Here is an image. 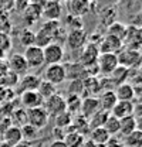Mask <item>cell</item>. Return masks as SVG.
Masks as SVG:
<instances>
[{
    "label": "cell",
    "instance_id": "6da1fadb",
    "mask_svg": "<svg viewBox=\"0 0 142 147\" xmlns=\"http://www.w3.org/2000/svg\"><path fill=\"white\" fill-rule=\"evenodd\" d=\"M27 115V125H30L31 127H34L36 130H41L47 126L48 123V113L46 112V109L41 108H36V109H29L26 110Z\"/></svg>",
    "mask_w": 142,
    "mask_h": 147
},
{
    "label": "cell",
    "instance_id": "7a4b0ae2",
    "mask_svg": "<svg viewBox=\"0 0 142 147\" xmlns=\"http://www.w3.org/2000/svg\"><path fill=\"white\" fill-rule=\"evenodd\" d=\"M43 55L46 65L61 64V61L64 59V48L60 42H51L43 48Z\"/></svg>",
    "mask_w": 142,
    "mask_h": 147
},
{
    "label": "cell",
    "instance_id": "3957f363",
    "mask_svg": "<svg viewBox=\"0 0 142 147\" xmlns=\"http://www.w3.org/2000/svg\"><path fill=\"white\" fill-rule=\"evenodd\" d=\"M100 57V47L95 42H87L85 47L81 50L80 57V65L83 68H89L97 65V59Z\"/></svg>",
    "mask_w": 142,
    "mask_h": 147
},
{
    "label": "cell",
    "instance_id": "277c9868",
    "mask_svg": "<svg viewBox=\"0 0 142 147\" xmlns=\"http://www.w3.org/2000/svg\"><path fill=\"white\" fill-rule=\"evenodd\" d=\"M43 108L46 109V112L48 113V116H53V117H57L60 116L61 113L67 112V105H66V98L55 93L51 98L46 99L44 100V105Z\"/></svg>",
    "mask_w": 142,
    "mask_h": 147
},
{
    "label": "cell",
    "instance_id": "5b68a950",
    "mask_svg": "<svg viewBox=\"0 0 142 147\" xmlns=\"http://www.w3.org/2000/svg\"><path fill=\"white\" fill-rule=\"evenodd\" d=\"M67 79V68L63 64H55V65H47L44 69V81L53 84V85H60Z\"/></svg>",
    "mask_w": 142,
    "mask_h": 147
},
{
    "label": "cell",
    "instance_id": "8992f818",
    "mask_svg": "<svg viewBox=\"0 0 142 147\" xmlns=\"http://www.w3.org/2000/svg\"><path fill=\"white\" fill-rule=\"evenodd\" d=\"M23 57H24V59L27 62L29 69H37V68H41L44 65L43 48H40L37 45H31V47L26 48Z\"/></svg>",
    "mask_w": 142,
    "mask_h": 147
},
{
    "label": "cell",
    "instance_id": "52a82bcc",
    "mask_svg": "<svg viewBox=\"0 0 142 147\" xmlns=\"http://www.w3.org/2000/svg\"><path fill=\"white\" fill-rule=\"evenodd\" d=\"M87 42H88V36L84 30H75V31L67 33L66 44L71 51H81Z\"/></svg>",
    "mask_w": 142,
    "mask_h": 147
},
{
    "label": "cell",
    "instance_id": "ba28073f",
    "mask_svg": "<svg viewBox=\"0 0 142 147\" xmlns=\"http://www.w3.org/2000/svg\"><path fill=\"white\" fill-rule=\"evenodd\" d=\"M118 55L115 54H100L97 59V68L98 72L109 76L111 74L115 71V68L118 67Z\"/></svg>",
    "mask_w": 142,
    "mask_h": 147
},
{
    "label": "cell",
    "instance_id": "9c48e42d",
    "mask_svg": "<svg viewBox=\"0 0 142 147\" xmlns=\"http://www.w3.org/2000/svg\"><path fill=\"white\" fill-rule=\"evenodd\" d=\"M7 68H9V71L13 74H16L17 76H23V75H26L27 71H29V67H27V62H26V59H24V57L23 54H12L9 55V58H7Z\"/></svg>",
    "mask_w": 142,
    "mask_h": 147
},
{
    "label": "cell",
    "instance_id": "30bf717a",
    "mask_svg": "<svg viewBox=\"0 0 142 147\" xmlns=\"http://www.w3.org/2000/svg\"><path fill=\"white\" fill-rule=\"evenodd\" d=\"M20 103H21V108L26 110L36 109V108H41L44 105V99L40 96V93L37 91L21 92V95H20Z\"/></svg>",
    "mask_w": 142,
    "mask_h": 147
},
{
    "label": "cell",
    "instance_id": "8fae6325",
    "mask_svg": "<svg viewBox=\"0 0 142 147\" xmlns=\"http://www.w3.org/2000/svg\"><path fill=\"white\" fill-rule=\"evenodd\" d=\"M124 48V42L118 38L112 36H108L106 34L105 37H102L101 40V48H100V54H115L118 55L119 51H122Z\"/></svg>",
    "mask_w": 142,
    "mask_h": 147
},
{
    "label": "cell",
    "instance_id": "7c38bea8",
    "mask_svg": "<svg viewBox=\"0 0 142 147\" xmlns=\"http://www.w3.org/2000/svg\"><path fill=\"white\" fill-rule=\"evenodd\" d=\"M43 6L44 3H29L27 9L23 11V18L29 26L36 24L43 16Z\"/></svg>",
    "mask_w": 142,
    "mask_h": 147
},
{
    "label": "cell",
    "instance_id": "4fadbf2b",
    "mask_svg": "<svg viewBox=\"0 0 142 147\" xmlns=\"http://www.w3.org/2000/svg\"><path fill=\"white\" fill-rule=\"evenodd\" d=\"M139 61H141V55L137 50L128 48V50L122 51L121 54H118V64L121 67H125L126 69H131L132 67L138 65Z\"/></svg>",
    "mask_w": 142,
    "mask_h": 147
},
{
    "label": "cell",
    "instance_id": "5bb4252c",
    "mask_svg": "<svg viewBox=\"0 0 142 147\" xmlns=\"http://www.w3.org/2000/svg\"><path fill=\"white\" fill-rule=\"evenodd\" d=\"M41 78L36 74H26L20 78L18 81V88L21 92H29V91H37L40 84H41Z\"/></svg>",
    "mask_w": 142,
    "mask_h": 147
},
{
    "label": "cell",
    "instance_id": "9a60e30c",
    "mask_svg": "<svg viewBox=\"0 0 142 147\" xmlns=\"http://www.w3.org/2000/svg\"><path fill=\"white\" fill-rule=\"evenodd\" d=\"M63 14V4L58 1H47L43 6V16L48 21H58Z\"/></svg>",
    "mask_w": 142,
    "mask_h": 147
},
{
    "label": "cell",
    "instance_id": "2e32d148",
    "mask_svg": "<svg viewBox=\"0 0 142 147\" xmlns=\"http://www.w3.org/2000/svg\"><path fill=\"white\" fill-rule=\"evenodd\" d=\"M66 6H67V10H68V14H70V16L83 17L85 13L89 11L91 3H89V1H85V0H71Z\"/></svg>",
    "mask_w": 142,
    "mask_h": 147
},
{
    "label": "cell",
    "instance_id": "e0dca14e",
    "mask_svg": "<svg viewBox=\"0 0 142 147\" xmlns=\"http://www.w3.org/2000/svg\"><path fill=\"white\" fill-rule=\"evenodd\" d=\"M100 110V103H98V98L94 96H87L84 99H81V109H80V115L84 116L87 120L89 117Z\"/></svg>",
    "mask_w": 142,
    "mask_h": 147
},
{
    "label": "cell",
    "instance_id": "ac0fdd59",
    "mask_svg": "<svg viewBox=\"0 0 142 147\" xmlns=\"http://www.w3.org/2000/svg\"><path fill=\"white\" fill-rule=\"evenodd\" d=\"M109 113L114 117H117V119H124L126 116H132V113H134V102L118 100Z\"/></svg>",
    "mask_w": 142,
    "mask_h": 147
},
{
    "label": "cell",
    "instance_id": "d6986e66",
    "mask_svg": "<svg viewBox=\"0 0 142 147\" xmlns=\"http://www.w3.org/2000/svg\"><path fill=\"white\" fill-rule=\"evenodd\" d=\"M3 143H6L7 146L14 147L18 143L23 142V134H21V129L17 126H10L3 134Z\"/></svg>",
    "mask_w": 142,
    "mask_h": 147
},
{
    "label": "cell",
    "instance_id": "ffe728a7",
    "mask_svg": "<svg viewBox=\"0 0 142 147\" xmlns=\"http://www.w3.org/2000/svg\"><path fill=\"white\" fill-rule=\"evenodd\" d=\"M117 102H118V100H117V96H115V93H114V89L102 91L101 95H100V98H98L100 109L105 110V112H111Z\"/></svg>",
    "mask_w": 142,
    "mask_h": 147
},
{
    "label": "cell",
    "instance_id": "44dd1931",
    "mask_svg": "<svg viewBox=\"0 0 142 147\" xmlns=\"http://www.w3.org/2000/svg\"><path fill=\"white\" fill-rule=\"evenodd\" d=\"M114 93H115V96H117V100L132 102V100H134V98H135L134 88H132V85H131V84H128V82L118 85V86L114 89Z\"/></svg>",
    "mask_w": 142,
    "mask_h": 147
},
{
    "label": "cell",
    "instance_id": "7402d4cb",
    "mask_svg": "<svg viewBox=\"0 0 142 147\" xmlns=\"http://www.w3.org/2000/svg\"><path fill=\"white\" fill-rule=\"evenodd\" d=\"M88 134H89V142H92L95 146H105L108 143V140L111 139V136L104 130V127L92 129V130H89Z\"/></svg>",
    "mask_w": 142,
    "mask_h": 147
},
{
    "label": "cell",
    "instance_id": "603a6c76",
    "mask_svg": "<svg viewBox=\"0 0 142 147\" xmlns=\"http://www.w3.org/2000/svg\"><path fill=\"white\" fill-rule=\"evenodd\" d=\"M108 117H109V112H105V110L100 109L88 119V129L92 130V129L104 127V125H105Z\"/></svg>",
    "mask_w": 142,
    "mask_h": 147
},
{
    "label": "cell",
    "instance_id": "cb8c5ba5",
    "mask_svg": "<svg viewBox=\"0 0 142 147\" xmlns=\"http://www.w3.org/2000/svg\"><path fill=\"white\" fill-rule=\"evenodd\" d=\"M137 130V122L134 116H126L124 119H119V136L124 139L128 134H131L132 131Z\"/></svg>",
    "mask_w": 142,
    "mask_h": 147
},
{
    "label": "cell",
    "instance_id": "d4e9b609",
    "mask_svg": "<svg viewBox=\"0 0 142 147\" xmlns=\"http://www.w3.org/2000/svg\"><path fill=\"white\" fill-rule=\"evenodd\" d=\"M126 31H128V26H125L124 23H119V21H115V23H112L109 27H106L108 36L115 37V38L121 40L122 42H124V40H125Z\"/></svg>",
    "mask_w": 142,
    "mask_h": 147
},
{
    "label": "cell",
    "instance_id": "484cf974",
    "mask_svg": "<svg viewBox=\"0 0 142 147\" xmlns=\"http://www.w3.org/2000/svg\"><path fill=\"white\" fill-rule=\"evenodd\" d=\"M64 143L67 147H83L84 143V136L75 130H71L68 133H66L64 136Z\"/></svg>",
    "mask_w": 142,
    "mask_h": 147
},
{
    "label": "cell",
    "instance_id": "4316f807",
    "mask_svg": "<svg viewBox=\"0 0 142 147\" xmlns=\"http://www.w3.org/2000/svg\"><path fill=\"white\" fill-rule=\"evenodd\" d=\"M18 41H20L21 47L29 48V47H31V45L36 44V33L33 30H30V28H24L18 34Z\"/></svg>",
    "mask_w": 142,
    "mask_h": 147
},
{
    "label": "cell",
    "instance_id": "83f0119b",
    "mask_svg": "<svg viewBox=\"0 0 142 147\" xmlns=\"http://www.w3.org/2000/svg\"><path fill=\"white\" fill-rule=\"evenodd\" d=\"M10 122L13 126L17 127H23L24 125H27V115H26V109L23 108H17L13 110V113L10 115Z\"/></svg>",
    "mask_w": 142,
    "mask_h": 147
},
{
    "label": "cell",
    "instance_id": "f1b7e54d",
    "mask_svg": "<svg viewBox=\"0 0 142 147\" xmlns=\"http://www.w3.org/2000/svg\"><path fill=\"white\" fill-rule=\"evenodd\" d=\"M66 105H67V112H68L70 115L80 113V109H81V96L70 93V95L66 98Z\"/></svg>",
    "mask_w": 142,
    "mask_h": 147
},
{
    "label": "cell",
    "instance_id": "f546056e",
    "mask_svg": "<svg viewBox=\"0 0 142 147\" xmlns=\"http://www.w3.org/2000/svg\"><path fill=\"white\" fill-rule=\"evenodd\" d=\"M37 92H38V93H40V96L46 100V99L51 98L53 95L57 93V86L43 79V81H41V84H40V86H38V89H37Z\"/></svg>",
    "mask_w": 142,
    "mask_h": 147
},
{
    "label": "cell",
    "instance_id": "4dcf8cb0",
    "mask_svg": "<svg viewBox=\"0 0 142 147\" xmlns=\"http://www.w3.org/2000/svg\"><path fill=\"white\" fill-rule=\"evenodd\" d=\"M128 72H129V69H126L125 67L118 65V67L115 68V71L109 75V76L112 78L111 82H112L114 85H117V86L121 85V84H125V79L128 78Z\"/></svg>",
    "mask_w": 142,
    "mask_h": 147
},
{
    "label": "cell",
    "instance_id": "1f68e13d",
    "mask_svg": "<svg viewBox=\"0 0 142 147\" xmlns=\"http://www.w3.org/2000/svg\"><path fill=\"white\" fill-rule=\"evenodd\" d=\"M124 146L125 147H142V131L135 130L131 134L124 137Z\"/></svg>",
    "mask_w": 142,
    "mask_h": 147
},
{
    "label": "cell",
    "instance_id": "d6a6232c",
    "mask_svg": "<svg viewBox=\"0 0 142 147\" xmlns=\"http://www.w3.org/2000/svg\"><path fill=\"white\" fill-rule=\"evenodd\" d=\"M104 130H105L111 137L115 136V134H118V133H119V119L114 117V116L109 113V117L106 119L105 125H104Z\"/></svg>",
    "mask_w": 142,
    "mask_h": 147
},
{
    "label": "cell",
    "instance_id": "836d02e7",
    "mask_svg": "<svg viewBox=\"0 0 142 147\" xmlns=\"http://www.w3.org/2000/svg\"><path fill=\"white\" fill-rule=\"evenodd\" d=\"M53 42V38L51 36L47 33V31H44L43 28H40L37 33H36V44L37 47H40V48H44V47H47L48 44H51Z\"/></svg>",
    "mask_w": 142,
    "mask_h": 147
},
{
    "label": "cell",
    "instance_id": "e575fe53",
    "mask_svg": "<svg viewBox=\"0 0 142 147\" xmlns=\"http://www.w3.org/2000/svg\"><path fill=\"white\" fill-rule=\"evenodd\" d=\"M12 30H13V26H12V20H10L9 13L0 10V33L10 34Z\"/></svg>",
    "mask_w": 142,
    "mask_h": 147
},
{
    "label": "cell",
    "instance_id": "d590c367",
    "mask_svg": "<svg viewBox=\"0 0 142 147\" xmlns=\"http://www.w3.org/2000/svg\"><path fill=\"white\" fill-rule=\"evenodd\" d=\"M115 17H117V9L109 6V7H105L101 13V20L105 21V24L109 27L112 23H115Z\"/></svg>",
    "mask_w": 142,
    "mask_h": 147
},
{
    "label": "cell",
    "instance_id": "8d00e7d4",
    "mask_svg": "<svg viewBox=\"0 0 142 147\" xmlns=\"http://www.w3.org/2000/svg\"><path fill=\"white\" fill-rule=\"evenodd\" d=\"M66 24L68 27V31H75V30H84V26H83V18L81 17H74V16H67L66 18Z\"/></svg>",
    "mask_w": 142,
    "mask_h": 147
},
{
    "label": "cell",
    "instance_id": "74e56055",
    "mask_svg": "<svg viewBox=\"0 0 142 147\" xmlns=\"http://www.w3.org/2000/svg\"><path fill=\"white\" fill-rule=\"evenodd\" d=\"M71 123H72V115H70L68 112H64L55 117V127H66Z\"/></svg>",
    "mask_w": 142,
    "mask_h": 147
},
{
    "label": "cell",
    "instance_id": "f35d334b",
    "mask_svg": "<svg viewBox=\"0 0 142 147\" xmlns=\"http://www.w3.org/2000/svg\"><path fill=\"white\" fill-rule=\"evenodd\" d=\"M13 45V41H12V37L10 34H6V33H0V51L3 53H9L10 48Z\"/></svg>",
    "mask_w": 142,
    "mask_h": 147
},
{
    "label": "cell",
    "instance_id": "ab89813d",
    "mask_svg": "<svg viewBox=\"0 0 142 147\" xmlns=\"http://www.w3.org/2000/svg\"><path fill=\"white\" fill-rule=\"evenodd\" d=\"M21 129V134H23V142H27L30 139H34L36 134L38 133V130H36L34 127H31L30 125H24Z\"/></svg>",
    "mask_w": 142,
    "mask_h": 147
},
{
    "label": "cell",
    "instance_id": "60d3db41",
    "mask_svg": "<svg viewBox=\"0 0 142 147\" xmlns=\"http://www.w3.org/2000/svg\"><path fill=\"white\" fill-rule=\"evenodd\" d=\"M29 6V1H13V9L17 13H23Z\"/></svg>",
    "mask_w": 142,
    "mask_h": 147
},
{
    "label": "cell",
    "instance_id": "b9f144b4",
    "mask_svg": "<svg viewBox=\"0 0 142 147\" xmlns=\"http://www.w3.org/2000/svg\"><path fill=\"white\" fill-rule=\"evenodd\" d=\"M132 116H134L135 119H138V117L142 116V102L134 103V113H132Z\"/></svg>",
    "mask_w": 142,
    "mask_h": 147
},
{
    "label": "cell",
    "instance_id": "7bdbcfd3",
    "mask_svg": "<svg viewBox=\"0 0 142 147\" xmlns=\"http://www.w3.org/2000/svg\"><path fill=\"white\" fill-rule=\"evenodd\" d=\"M132 23H134V27H138V28H142V10L137 13V16L132 18Z\"/></svg>",
    "mask_w": 142,
    "mask_h": 147
},
{
    "label": "cell",
    "instance_id": "ee69618b",
    "mask_svg": "<svg viewBox=\"0 0 142 147\" xmlns=\"http://www.w3.org/2000/svg\"><path fill=\"white\" fill-rule=\"evenodd\" d=\"M7 71H9V68H7L6 59H4V61H0V75H4Z\"/></svg>",
    "mask_w": 142,
    "mask_h": 147
},
{
    "label": "cell",
    "instance_id": "f6af8a7d",
    "mask_svg": "<svg viewBox=\"0 0 142 147\" xmlns=\"http://www.w3.org/2000/svg\"><path fill=\"white\" fill-rule=\"evenodd\" d=\"M50 147H67V146H66L64 140H54L53 143L50 144Z\"/></svg>",
    "mask_w": 142,
    "mask_h": 147
},
{
    "label": "cell",
    "instance_id": "bcb514c9",
    "mask_svg": "<svg viewBox=\"0 0 142 147\" xmlns=\"http://www.w3.org/2000/svg\"><path fill=\"white\" fill-rule=\"evenodd\" d=\"M135 122H137V130L142 131V116L138 117V119H135Z\"/></svg>",
    "mask_w": 142,
    "mask_h": 147
},
{
    "label": "cell",
    "instance_id": "7dc6e473",
    "mask_svg": "<svg viewBox=\"0 0 142 147\" xmlns=\"http://www.w3.org/2000/svg\"><path fill=\"white\" fill-rule=\"evenodd\" d=\"M14 147H30V144L27 142H21V143H18L17 146H14Z\"/></svg>",
    "mask_w": 142,
    "mask_h": 147
},
{
    "label": "cell",
    "instance_id": "c3c4849f",
    "mask_svg": "<svg viewBox=\"0 0 142 147\" xmlns=\"http://www.w3.org/2000/svg\"><path fill=\"white\" fill-rule=\"evenodd\" d=\"M0 147H10V146H7L6 143H1V144H0Z\"/></svg>",
    "mask_w": 142,
    "mask_h": 147
},
{
    "label": "cell",
    "instance_id": "681fc988",
    "mask_svg": "<svg viewBox=\"0 0 142 147\" xmlns=\"http://www.w3.org/2000/svg\"><path fill=\"white\" fill-rule=\"evenodd\" d=\"M0 105H1V103H0Z\"/></svg>",
    "mask_w": 142,
    "mask_h": 147
}]
</instances>
